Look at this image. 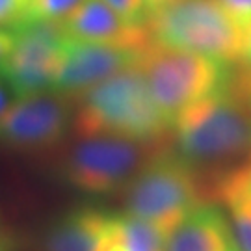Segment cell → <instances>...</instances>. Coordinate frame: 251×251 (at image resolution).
<instances>
[{
	"mask_svg": "<svg viewBox=\"0 0 251 251\" xmlns=\"http://www.w3.org/2000/svg\"><path fill=\"white\" fill-rule=\"evenodd\" d=\"M154 43L224 63L244 58L246 30L218 0H173L147 19Z\"/></svg>",
	"mask_w": 251,
	"mask_h": 251,
	"instance_id": "3",
	"label": "cell"
},
{
	"mask_svg": "<svg viewBox=\"0 0 251 251\" xmlns=\"http://www.w3.org/2000/svg\"><path fill=\"white\" fill-rule=\"evenodd\" d=\"M108 8H112L119 17L132 25H147L149 8L145 0H102Z\"/></svg>",
	"mask_w": 251,
	"mask_h": 251,
	"instance_id": "16",
	"label": "cell"
},
{
	"mask_svg": "<svg viewBox=\"0 0 251 251\" xmlns=\"http://www.w3.org/2000/svg\"><path fill=\"white\" fill-rule=\"evenodd\" d=\"M13 47V36L9 30H0V60L11 50Z\"/></svg>",
	"mask_w": 251,
	"mask_h": 251,
	"instance_id": "20",
	"label": "cell"
},
{
	"mask_svg": "<svg viewBox=\"0 0 251 251\" xmlns=\"http://www.w3.org/2000/svg\"><path fill=\"white\" fill-rule=\"evenodd\" d=\"M6 108H8V104H6V93H4L2 88H0V117H2V114L6 112Z\"/></svg>",
	"mask_w": 251,
	"mask_h": 251,
	"instance_id": "23",
	"label": "cell"
},
{
	"mask_svg": "<svg viewBox=\"0 0 251 251\" xmlns=\"http://www.w3.org/2000/svg\"><path fill=\"white\" fill-rule=\"evenodd\" d=\"M206 203L196 171L166 145L125 188V212L158 225L168 234L196 206Z\"/></svg>",
	"mask_w": 251,
	"mask_h": 251,
	"instance_id": "4",
	"label": "cell"
},
{
	"mask_svg": "<svg viewBox=\"0 0 251 251\" xmlns=\"http://www.w3.org/2000/svg\"><path fill=\"white\" fill-rule=\"evenodd\" d=\"M69 121V102L60 93L19 97L0 117V142L25 154H47L63 144Z\"/></svg>",
	"mask_w": 251,
	"mask_h": 251,
	"instance_id": "8",
	"label": "cell"
},
{
	"mask_svg": "<svg viewBox=\"0 0 251 251\" xmlns=\"http://www.w3.org/2000/svg\"><path fill=\"white\" fill-rule=\"evenodd\" d=\"M170 144H144L117 136H78L62 154V180L86 196L125 192L154 152Z\"/></svg>",
	"mask_w": 251,
	"mask_h": 251,
	"instance_id": "5",
	"label": "cell"
},
{
	"mask_svg": "<svg viewBox=\"0 0 251 251\" xmlns=\"http://www.w3.org/2000/svg\"><path fill=\"white\" fill-rule=\"evenodd\" d=\"M242 62L251 65V26L246 30V43H244V58Z\"/></svg>",
	"mask_w": 251,
	"mask_h": 251,
	"instance_id": "21",
	"label": "cell"
},
{
	"mask_svg": "<svg viewBox=\"0 0 251 251\" xmlns=\"http://www.w3.org/2000/svg\"><path fill=\"white\" fill-rule=\"evenodd\" d=\"M229 220L216 203H203L166 234V251H234Z\"/></svg>",
	"mask_w": 251,
	"mask_h": 251,
	"instance_id": "12",
	"label": "cell"
},
{
	"mask_svg": "<svg viewBox=\"0 0 251 251\" xmlns=\"http://www.w3.org/2000/svg\"><path fill=\"white\" fill-rule=\"evenodd\" d=\"M13 47L0 60V80L17 97L52 90L69 34L63 23L25 21L9 28Z\"/></svg>",
	"mask_w": 251,
	"mask_h": 251,
	"instance_id": "7",
	"label": "cell"
},
{
	"mask_svg": "<svg viewBox=\"0 0 251 251\" xmlns=\"http://www.w3.org/2000/svg\"><path fill=\"white\" fill-rule=\"evenodd\" d=\"M28 0H0V28H9L23 17Z\"/></svg>",
	"mask_w": 251,
	"mask_h": 251,
	"instance_id": "17",
	"label": "cell"
},
{
	"mask_svg": "<svg viewBox=\"0 0 251 251\" xmlns=\"http://www.w3.org/2000/svg\"><path fill=\"white\" fill-rule=\"evenodd\" d=\"M82 2L84 0H28L25 13L17 23H25V21H56V23H62L63 19L69 17Z\"/></svg>",
	"mask_w": 251,
	"mask_h": 251,
	"instance_id": "15",
	"label": "cell"
},
{
	"mask_svg": "<svg viewBox=\"0 0 251 251\" xmlns=\"http://www.w3.org/2000/svg\"><path fill=\"white\" fill-rule=\"evenodd\" d=\"M218 2L244 30L251 26V0H218Z\"/></svg>",
	"mask_w": 251,
	"mask_h": 251,
	"instance_id": "18",
	"label": "cell"
},
{
	"mask_svg": "<svg viewBox=\"0 0 251 251\" xmlns=\"http://www.w3.org/2000/svg\"><path fill=\"white\" fill-rule=\"evenodd\" d=\"M108 216L93 205L69 208L37 234L34 251H97Z\"/></svg>",
	"mask_w": 251,
	"mask_h": 251,
	"instance_id": "11",
	"label": "cell"
},
{
	"mask_svg": "<svg viewBox=\"0 0 251 251\" xmlns=\"http://www.w3.org/2000/svg\"><path fill=\"white\" fill-rule=\"evenodd\" d=\"M216 205H224L238 251H251V170L231 175L216 194Z\"/></svg>",
	"mask_w": 251,
	"mask_h": 251,
	"instance_id": "13",
	"label": "cell"
},
{
	"mask_svg": "<svg viewBox=\"0 0 251 251\" xmlns=\"http://www.w3.org/2000/svg\"><path fill=\"white\" fill-rule=\"evenodd\" d=\"M145 50L132 47L93 43L69 39L63 52V62L56 75L52 90L63 97H76L108 76L140 62Z\"/></svg>",
	"mask_w": 251,
	"mask_h": 251,
	"instance_id": "9",
	"label": "cell"
},
{
	"mask_svg": "<svg viewBox=\"0 0 251 251\" xmlns=\"http://www.w3.org/2000/svg\"><path fill=\"white\" fill-rule=\"evenodd\" d=\"M78 136H117L144 144H171V123L154 104L142 69L130 65L75 97Z\"/></svg>",
	"mask_w": 251,
	"mask_h": 251,
	"instance_id": "2",
	"label": "cell"
},
{
	"mask_svg": "<svg viewBox=\"0 0 251 251\" xmlns=\"http://www.w3.org/2000/svg\"><path fill=\"white\" fill-rule=\"evenodd\" d=\"M231 65L158 43H152L138 62L154 104L171 126L186 108L224 86Z\"/></svg>",
	"mask_w": 251,
	"mask_h": 251,
	"instance_id": "6",
	"label": "cell"
},
{
	"mask_svg": "<svg viewBox=\"0 0 251 251\" xmlns=\"http://www.w3.org/2000/svg\"><path fill=\"white\" fill-rule=\"evenodd\" d=\"M0 251H19V242L13 234L0 229Z\"/></svg>",
	"mask_w": 251,
	"mask_h": 251,
	"instance_id": "19",
	"label": "cell"
},
{
	"mask_svg": "<svg viewBox=\"0 0 251 251\" xmlns=\"http://www.w3.org/2000/svg\"><path fill=\"white\" fill-rule=\"evenodd\" d=\"M234 251H238V250H234Z\"/></svg>",
	"mask_w": 251,
	"mask_h": 251,
	"instance_id": "24",
	"label": "cell"
},
{
	"mask_svg": "<svg viewBox=\"0 0 251 251\" xmlns=\"http://www.w3.org/2000/svg\"><path fill=\"white\" fill-rule=\"evenodd\" d=\"M62 23L69 37L78 41L112 43L138 50H147L154 43L147 25L128 23L102 0H84Z\"/></svg>",
	"mask_w": 251,
	"mask_h": 251,
	"instance_id": "10",
	"label": "cell"
},
{
	"mask_svg": "<svg viewBox=\"0 0 251 251\" xmlns=\"http://www.w3.org/2000/svg\"><path fill=\"white\" fill-rule=\"evenodd\" d=\"M117 231L125 251H166V233L158 225L132 214H116Z\"/></svg>",
	"mask_w": 251,
	"mask_h": 251,
	"instance_id": "14",
	"label": "cell"
},
{
	"mask_svg": "<svg viewBox=\"0 0 251 251\" xmlns=\"http://www.w3.org/2000/svg\"><path fill=\"white\" fill-rule=\"evenodd\" d=\"M173 0H145V4H147V8H149V15H151L154 9H160L162 6H166V4H170Z\"/></svg>",
	"mask_w": 251,
	"mask_h": 251,
	"instance_id": "22",
	"label": "cell"
},
{
	"mask_svg": "<svg viewBox=\"0 0 251 251\" xmlns=\"http://www.w3.org/2000/svg\"><path fill=\"white\" fill-rule=\"evenodd\" d=\"M171 147L196 171L206 203L225 179L251 170V65L233 63L220 90L175 119Z\"/></svg>",
	"mask_w": 251,
	"mask_h": 251,
	"instance_id": "1",
	"label": "cell"
}]
</instances>
